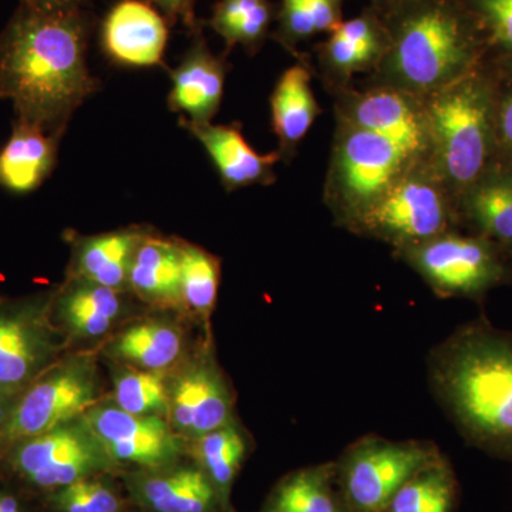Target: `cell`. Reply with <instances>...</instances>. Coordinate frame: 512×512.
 I'll return each mask as SVG.
<instances>
[{"label": "cell", "instance_id": "obj_1", "mask_svg": "<svg viewBox=\"0 0 512 512\" xmlns=\"http://www.w3.org/2000/svg\"><path fill=\"white\" fill-rule=\"evenodd\" d=\"M89 22L82 12L19 5L0 35V93L16 120L62 138L76 110L100 89L87 66Z\"/></svg>", "mask_w": 512, "mask_h": 512}, {"label": "cell", "instance_id": "obj_2", "mask_svg": "<svg viewBox=\"0 0 512 512\" xmlns=\"http://www.w3.org/2000/svg\"><path fill=\"white\" fill-rule=\"evenodd\" d=\"M429 382L471 446L512 461V332L474 320L431 350Z\"/></svg>", "mask_w": 512, "mask_h": 512}, {"label": "cell", "instance_id": "obj_3", "mask_svg": "<svg viewBox=\"0 0 512 512\" xmlns=\"http://www.w3.org/2000/svg\"><path fill=\"white\" fill-rule=\"evenodd\" d=\"M373 6L389 43L367 86L423 100L477 69L491 46L467 0H386Z\"/></svg>", "mask_w": 512, "mask_h": 512}, {"label": "cell", "instance_id": "obj_4", "mask_svg": "<svg viewBox=\"0 0 512 512\" xmlns=\"http://www.w3.org/2000/svg\"><path fill=\"white\" fill-rule=\"evenodd\" d=\"M423 101L429 130L427 165L458 201L487 174L497 143L493 87L477 67Z\"/></svg>", "mask_w": 512, "mask_h": 512}, {"label": "cell", "instance_id": "obj_5", "mask_svg": "<svg viewBox=\"0 0 512 512\" xmlns=\"http://www.w3.org/2000/svg\"><path fill=\"white\" fill-rule=\"evenodd\" d=\"M416 165L387 138L336 121L323 201L346 229Z\"/></svg>", "mask_w": 512, "mask_h": 512}, {"label": "cell", "instance_id": "obj_6", "mask_svg": "<svg viewBox=\"0 0 512 512\" xmlns=\"http://www.w3.org/2000/svg\"><path fill=\"white\" fill-rule=\"evenodd\" d=\"M101 402V380L92 353L60 357L20 392L0 430V461L22 441L80 419Z\"/></svg>", "mask_w": 512, "mask_h": 512}, {"label": "cell", "instance_id": "obj_7", "mask_svg": "<svg viewBox=\"0 0 512 512\" xmlns=\"http://www.w3.org/2000/svg\"><path fill=\"white\" fill-rule=\"evenodd\" d=\"M454 204L456 200L429 165L420 164L399 178L346 229L400 252L453 231Z\"/></svg>", "mask_w": 512, "mask_h": 512}, {"label": "cell", "instance_id": "obj_8", "mask_svg": "<svg viewBox=\"0 0 512 512\" xmlns=\"http://www.w3.org/2000/svg\"><path fill=\"white\" fill-rule=\"evenodd\" d=\"M440 456L427 441H393L367 434L336 464L346 504L355 512L386 511L397 491Z\"/></svg>", "mask_w": 512, "mask_h": 512}, {"label": "cell", "instance_id": "obj_9", "mask_svg": "<svg viewBox=\"0 0 512 512\" xmlns=\"http://www.w3.org/2000/svg\"><path fill=\"white\" fill-rule=\"evenodd\" d=\"M0 464L20 483L49 494L117 466L82 417L16 444Z\"/></svg>", "mask_w": 512, "mask_h": 512}, {"label": "cell", "instance_id": "obj_10", "mask_svg": "<svg viewBox=\"0 0 512 512\" xmlns=\"http://www.w3.org/2000/svg\"><path fill=\"white\" fill-rule=\"evenodd\" d=\"M56 289L0 298V386L25 389L63 356L66 338L53 318Z\"/></svg>", "mask_w": 512, "mask_h": 512}, {"label": "cell", "instance_id": "obj_11", "mask_svg": "<svg viewBox=\"0 0 512 512\" xmlns=\"http://www.w3.org/2000/svg\"><path fill=\"white\" fill-rule=\"evenodd\" d=\"M394 255L440 298H480L500 284L504 275L493 242L454 231Z\"/></svg>", "mask_w": 512, "mask_h": 512}, {"label": "cell", "instance_id": "obj_12", "mask_svg": "<svg viewBox=\"0 0 512 512\" xmlns=\"http://www.w3.org/2000/svg\"><path fill=\"white\" fill-rule=\"evenodd\" d=\"M336 121L387 138L416 163L427 164L429 130L424 101L389 87L350 86L333 94Z\"/></svg>", "mask_w": 512, "mask_h": 512}, {"label": "cell", "instance_id": "obj_13", "mask_svg": "<svg viewBox=\"0 0 512 512\" xmlns=\"http://www.w3.org/2000/svg\"><path fill=\"white\" fill-rule=\"evenodd\" d=\"M82 419L116 464L141 470L170 467L183 450L180 437L163 417L137 416L100 402Z\"/></svg>", "mask_w": 512, "mask_h": 512}, {"label": "cell", "instance_id": "obj_14", "mask_svg": "<svg viewBox=\"0 0 512 512\" xmlns=\"http://www.w3.org/2000/svg\"><path fill=\"white\" fill-rule=\"evenodd\" d=\"M234 421V396L211 357H200L170 384L168 423L175 433L197 439Z\"/></svg>", "mask_w": 512, "mask_h": 512}, {"label": "cell", "instance_id": "obj_15", "mask_svg": "<svg viewBox=\"0 0 512 512\" xmlns=\"http://www.w3.org/2000/svg\"><path fill=\"white\" fill-rule=\"evenodd\" d=\"M387 32L373 5L356 18L343 20L328 39L315 46L318 74L330 94L352 86L357 74H370L387 50Z\"/></svg>", "mask_w": 512, "mask_h": 512}, {"label": "cell", "instance_id": "obj_16", "mask_svg": "<svg viewBox=\"0 0 512 512\" xmlns=\"http://www.w3.org/2000/svg\"><path fill=\"white\" fill-rule=\"evenodd\" d=\"M167 43V20L144 0H120L101 26L104 55L127 69L164 66Z\"/></svg>", "mask_w": 512, "mask_h": 512}, {"label": "cell", "instance_id": "obj_17", "mask_svg": "<svg viewBox=\"0 0 512 512\" xmlns=\"http://www.w3.org/2000/svg\"><path fill=\"white\" fill-rule=\"evenodd\" d=\"M227 56H215L200 32L183 59L168 74L171 90L168 107L191 124H210L220 111L227 80Z\"/></svg>", "mask_w": 512, "mask_h": 512}, {"label": "cell", "instance_id": "obj_18", "mask_svg": "<svg viewBox=\"0 0 512 512\" xmlns=\"http://www.w3.org/2000/svg\"><path fill=\"white\" fill-rule=\"evenodd\" d=\"M180 126L200 141L217 168L222 187L228 192L275 183V165L282 161L281 154L278 150L259 154L245 140L241 124L210 123L197 126L180 117Z\"/></svg>", "mask_w": 512, "mask_h": 512}, {"label": "cell", "instance_id": "obj_19", "mask_svg": "<svg viewBox=\"0 0 512 512\" xmlns=\"http://www.w3.org/2000/svg\"><path fill=\"white\" fill-rule=\"evenodd\" d=\"M128 487L137 503L151 512H214L224 504L198 466L141 470L128 478Z\"/></svg>", "mask_w": 512, "mask_h": 512}, {"label": "cell", "instance_id": "obj_20", "mask_svg": "<svg viewBox=\"0 0 512 512\" xmlns=\"http://www.w3.org/2000/svg\"><path fill=\"white\" fill-rule=\"evenodd\" d=\"M313 76L311 59L302 56L281 74L272 92V131L278 138V153L286 163L296 156L299 144L323 111L313 93Z\"/></svg>", "mask_w": 512, "mask_h": 512}, {"label": "cell", "instance_id": "obj_21", "mask_svg": "<svg viewBox=\"0 0 512 512\" xmlns=\"http://www.w3.org/2000/svg\"><path fill=\"white\" fill-rule=\"evenodd\" d=\"M124 293L94 284L77 276L56 288L53 318L59 320L67 335L96 339L106 335L126 312Z\"/></svg>", "mask_w": 512, "mask_h": 512}, {"label": "cell", "instance_id": "obj_22", "mask_svg": "<svg viewBox=\"0 0 512 512\" xmlns=\"http://www.w3.org/2000/svg\"><path fill=\"white\" fill-rule=\"evenodd\" d=\"M148 232V228L130 227L90 237L74 235L70 238L73 255L67 276L127 292L131 262Z\"/></svg>", "mask_w": 512, "mask_h": 512}, {"label": "cell", "instance_id": "obj_23", "mask_svg": "<svg viewBox=\"0 0 512 512\" xmlns=\"http://www.w3.org/2000/svg\"><path fill=\"white\" fill-rule=\"evenodd\" d=\"M128 291L156 308L184 309L180 239L148 232L131 262Z\"/></svg>", "mask_w": 512, "mask_h": 512}, {"label": "cell", "instance_id": "obj_24", "mask_svg": "<svg viewBox=\"0 0 512 512\" xmlns=\"http://www.w3.org/2000/svg\"><path fill=\"white\" fill-rule=\"evenodd\" d=\"M60 137L26 121H13L0 148V188L13 194L36 191L55 170Z\"/></svg>", "mask_w": 512, "mask_h": 512}, {"label": "cell", "instance_id": "obj_25", "mask_svg": "<svg viewBox=\"0 0 512 512\" xmlns=\"http://www.w3.org/2000/svg\"><path fill=\"white\" fill-rule=\"evenodd\" d=\"M183 330L168 320L151 319L134 323L107 346V355L121 365L167 372L184 353Z\"/></svg>", "mask_w": 512, "mask_h": 512}, {"label": "cell", "instance_id": "obj_26", "mask_svg": "<svg viewBox=\"0 0 512 512\" xmlns=\"http://www.w3.org/2000/svg\"><path fill=\"white\" fill-rule=\"evenodd\" d=\"M336 478V464L295 471L276 485L262 512H343L333 487Z\"/></svg>", "mask_w": 512, "mask_h": 512}, {"label": "cell", "instance_id": "obj_27", "mask_svg": "<svg viewBox=\"0 0 512 512\" xmlns=\"http://www.w3.org/2000/svg\"><path fill=\"white\" fill-rule=\"evenodd\" d=\"M276 13L269 0H220L207 25L224 40V56L238 45L252 56L271 37Z\"/></svg>", "mask_w": 512, "mask_h": 512}, {"label": "cell", "instance_id": "obj_28", "mask_svg": "<svg viewBox=\"0 0 512 512\" xmlns=\"http://www.w3.org/2000/svg\"><path fill=\"white\" fill-rule=\"evenodd\" d=\"M460 201L480 237L512 247V174H485Z\"/></svg>", "mask_w": 512, "mask_h": 512}, {"label": "cell", "instance_id": "obj_29", "mask_svg": "<svg viewBox=\"0 0 512 512\" xmlns=\"http://www.w3.org/2000/svg\"><path fill=\"white\" fill-rule=\"evenodd\" d=\"M276 20L272 39L301 59V43L320 33L330 35L343 22V0H281Z\"/></svg>", "mask_w": 512, "mask_h": 512}, {"label": "cell", "instance_id": "obj_30", "mask_svg": "<svg viewBox=\"0 0 512 512\" xmlns=\"http://www.w3.org/2000/svg\"><path fill=\"white\" fill-rule=\"evenodd\" d=\"M247 450V439L235 420L194 439L192 454L197 466L210 478L224 504L247 457Z\"/></svg>", "mask_w": 512, "mask_h": 512}, {"label": "cell", "instance_id": "obj_31", "mask_svg": "<svg viewBox=\"0 0 512 512\" xmlns=\"http://www.w3.org/2000/svg\"><path fill=\"white\" fill-rule=\"evenodd\" d=\"M456 491L453 471L440 456L410 478L384 512H451Z\"/></svg>", "mask_w": 512, "mask_h": 512}, {"label": "cell", "instance_id": "obj_32", "mask_svg": "<svg viewBox=\"0 0 512 512\" xmlns=\"http://www.w3.org/2000/svg\"><path fill=\"white\" fill-rule=\"evenodd\" d=\"M180 248L184 309L208 320L214 311L220 289V259L183 239H180Z\"/></svg>", "mask_w": 512, "mask_h": 512}, {"label": "cell", "instance_id": "obj_33", "mask_svg": "<svg viewBox=\"0 0 512 512\" xmlns=\"http://www.w3.org/2000/svg\"><path fill=\"white\" fill-rule=\"evenodd\" d=\"M165 373L148 372L136 367H121L114 375V400L124 412L137 416H158L168 420L170 384Z\"/></svg>", "mask_w": 512, "mask_h": 512}, {"label": "cell", "instance_id": "obj_34", "mask_svg": "<svg viewBox=\"0 0 512 512\" xmlns=\"http://www.w3.org/2000/svg\"><path fill=\"white\" fill-rule=\"evenodd\" d=\"M57 512H120L119 494L100 478L86 477L49 494Z\"/></svg>", "mask_w": 512, "mask_h": 512}, {"label": "cell", "instance_id": "obj_35", "mask_svg": "<svg viewBox=\"0 0 512 512\" xmlns=\"http://www.w3.org/2000/svg\"><path fill=\"white\" fill-rule=\"evenodd\" d=\"M490 39L491 46L512 55V0H467Z\"/></svg>", "mask_w": 512, "mask_h": 512}, {"label": "cell", "instance_id": "obj_36", "mask_svg": "<svg viewBox=\"0 0 512 512\" xmlns=\"http://www.w3.org/2000/svg\"><path fill=\"white\" fill-rule=\"evenodd\" d=\"M156 8L170 25L183 22L192 33L200 32V23L195 18V0H144Z\"/></svg>", "mask_w": 512, "mask_h": 512}, {"label": "cell", "instance_id": "obj_37", "mask_svg": "<svg viewBox=\"0 0 512 512\" xmlns=\"http://www.w3.org/2000/svg\"><path fill=\"white\" fill-rule=\"evenodd\" d=\"M495 140L512 151V94L498 101L495 111Z\"/></svg>", "mask_w": 512, "mask_h": 512}, {"label": "cell", "instance_id": "obj_38", "mask_svg": "<svg viewBox=\"0 0 512 512\" xmlns=\"http://www.w3.org/2000/svg\"><path fill=\"white\" fill-rule=\"evenodd\" d=\"M89 0H20V5L45 13L82 12Z\"/></svg>", "mask_w": 512, "mask_h": 512}, {"label": "cell", "instance_id": "obj_39", "mask_svg": "<svg viewBox=\"0 0 512 512\" xmlns=\"http://www.w3.org/2000/svg\"><path fill=\"white\" fill-rule=\"evenodd\" d=\"M23 389H10V387L0 386V430L8 421L13 406L18 400L20 392Z\"/></svg>", "mask_w": 512, "mask_h": 512}, {"label": "cell", "instance_id": "obj_40", "mask_svg": "<svg viewBox=\"0 0 512 512\" xmlns=\"http://www.w3.org/2000/svg\"><path fill=\"white\" fill-rule=\"evenodd\" d=\"M0 512H28L18 495L9 490H0Z\"/></svg>", "mask_w": 512, "mask_h": 512}, {"label": "cell", "instance_id": "obj_41", "mask_svg": "<svg viewBox=\"0 0 512 512\" xmlns=\"http://www.w3.org/2000/svg\"><path fill=\"white\" fill-rule=\"evenodd\" d=\"M507 67L508 70H510V72L512 73V55L507 56Z\"/></svg>", "mask_w": 512, "mask_h": 512}, {"label": "cell", "instance_id": "obj_42", "mask_svg": "<svg viewBox=\"0 0 512 512\" xmlns=\"http://www.w3.org/2000/svg\"><path fill=\"white\" fill-rule=\"evenodd\" d=\"M383 2H386V0H370V3H372V5H379V3Z\"/></svg>", "mask_w": 512, "mask_h": 512}, {"label": "cell", "instance_id": "obj_43", "mask_svg": "<svg viewBox=\"0 0 512 512\" xmlns=\"http://www.w3.org/2000/svg\"><path fill=\"white\" fill-rule=\"evenodd\" d=\"M0 100H5V97H3L2 93H0Z\"/></svg>", "mask_w": 512, "mask_h": 512}]
</instances>
